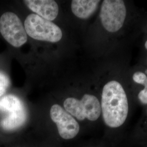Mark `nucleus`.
Here are the masks:
<instances>
[{
  "label": "nucleus",
  "instance_id": "2",
  "mask_svg": "<svg viewBox=\"0 0 147 147\" xmlns=\"http://www.w3.org/2000/svg\"><path fill=\"white\" fill-rule=\"evenodd\" d=\"M24 26L27 34L38 40L58 42L63 36L62 32L57 25L35 14L27 16Z\"/></svg>",
  "mask_w": 147,
  "mask_h": 147
},
{
  "label": "nucleus",
  "instance_id": "4",
  "mask_svg": "<svg viewBox=\"0 0 147 147\" xmlns=\"http://www.w3.org/2000/svg\"><path fill=\"white\" fill-rule=\"evenodd\" d=\"M126 14V5L124 1L104 0L100 9V21L107 31L116 33L123 26Z\"/></svg>",
  "mask_w": 147,
  "mask_h": 147
},
{
  "label": "nucleus",
  "instance_id": "1",
  "mask_svg": "<svg viewBox=\"0 0 147 147\" xmlns=\"http://www.w3.org/2000/svg\"><path fill=\"white\" fill-rule=\"evenodd\" d=\"M100 105L103 121L110 132V144L116 147L122 138L130 113L129 98L119 82L111 80L105 84Z\"/></svg>",
  "mask_w": 147,
  "mask_h": 147
},
{
  "label": "nucleus",
  "instance_id": "14",
  "mask_svg": "<svg viewBox=\"0 0 147 147\" xmlns=\"http://www.w3.org/2000/svg\"><path fill=\"white\" fill-rule=\"evenodd\" d=\"M144 47H146V49L147 50V40L145 42V44H144Z\"/></svg>",
  "mask_w": 147,
  "mask_h": 147
},
{
  "label": "nucleus",
  "instance_id": "12",
  "mask_svg": "<svg viewBox=\"0 0 147 147\" xmlns=\"http://www.w3.org/2000/svg\"><path fill=\"white\" fill-rule=\"evenodd\" d=\"M9 85V80L3 73L0 72V97L3 95Z\"/></svg>",
  "mask_w": 147,
  "mask_h": 147
},
{
  "label": "nucleus",
  "instance_id": "3",
  "mask_svg": "<svg viewBox=\"0 0 147 147\" xmlns=\"http://www.w3.org/2000/svg\"><path fill=\"white\" fill-rule=\"evenodd\" d=\"M0 113L5 114L1 124L5 130L16 129L26 121V111L24 104L14 95H7L0 99Z\"/></svg>",
  "mask_w": 147,
  "mask_h": 147
},
{
  "label": "nucleus",
  "instance_id": "13",
  "mask_svg": "<svg viewBox=\"0 0 147 147\" xmlns=\"http://www.w3.org/2000/svg\"><path fill=\"white\" fill-rule=\"evenodd\" d=\"M137 99L142 105H147V83L144 86V88L138 92Z\"/></svg>",
  "mask_w": 147,
  "mask_h": 147
},
{
  "label": "nucleus",
  "instance_id": "10",
  "mask_svg": "<svg viewBox=\"0 0 147 147\" xmlns=\"http://www.w3.org/2000/svg\"><path fill=\"white\" fill-rule=\"evenodd\" d=\"M142 120L132 132L130 139L134 144L140 147H147V105Z\"/></svg>",
  "mask_w": 147,
  "mask_h": 147
},
{
  "label": "nucleus",
  "instance_id": "15",
  "mask_svg": "<svg viewBox=\"0 0 147 147\" xmlns=\"http://www.w3.org/2000/svg\"><path fill=\"white\" fill-rule=\"evenodd\" d=\"M93 147V146H92V147Z\"/></svg>",
  "mask_w": 147,
  "mask_h": 147
},
{
  "label": "nucleus",
  "instance_id": "7",
  "mask_svg": "<svg viewBox=\"0 0 147 147\" xmlns=\"http://www.w3.org/2000/svg\"><path fill=\"white\" fill-rule=\"evenodd\" d=\"M24 2L30 10L47 20H53L58 16L59 8L55 1L25 0Z\"/></svg>",
  "mask_w": 147,
  "mask_h": 147
},
{
  "label": "nucleus",
  "instance_id": "8",
  "mask_svg": "<svg viewBox=\"0 0 147 147\" xmlns=\"http://www.w3.org/2000/svg\"><path fill=\"white\" fill-rule=\"evenodd\" d=\"M100 1L73 0L71 8L74 14L82 19H86L92 16L98 8Z\"/></svg>",
  "mask_w": 147,
  "mask_h": 147
},
{
  "label": "nucleus",
  "instance_id": "9",
  "mask_svg": "<svg viewBox=\"0 0 147 147\" xmlns=\"http://www.w3.org/2000/svg\"><path fill=\"white\" fill-rule=\"evenodd\" d=\"M64 107L70 115L76 119L84 121L87 119L86 110L84 102L75 98H68L64 101Z\"/></svg>",
  "mask_w": 147,
  "mask_h": 147
},
{
  "label": "nucleus",
  "instance_id": "6",
  "mask_svg": "<svg viewBox=\"0 0 147 147\" xmlns=\"http://www.w3.org/2000/svg\"><path fill=\"white\" fill-rule=\"evenodd\" d=\"M50 117L56 124L59 136L64 140H71L77 136L80 126L76 119L58 104L53 105Z\"/></svg>",
  "mask_w": 147,
  "mask_h": 147
},
{
  "label": "nucleus",
  "instance_id": "5",
  "mask_svg": "<svg viewBox=\"0 0 147 147\" xmlns=\"http://www.w3.org/2000/svg\"><path fill=\"white\" fill-rule=\"evenodd\" d=\"M0 32L11 45L20 47L26 42L27 34L19 18L14 13L5 12L0 18Z\"/></svg>",
  "mask_w": 147,
  "mask_h": 147
},
{
  "label": "nucleus",
  "instance_id": "11",
  "mask_svg": "<svg viewBox=\"0 0 147 147\" xmlns=\"http://www.w3.org/2000/svg\"><path fill=\"white\" fill-rule=\"evenodd\" d=\"M134 81L137 84L144 86L147 83V75L141 71H137L132 76Z\"/></svg>",
  "mask_w": 147,
  "mask_h": 147
}]
</instances>
